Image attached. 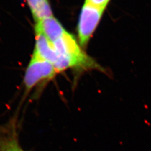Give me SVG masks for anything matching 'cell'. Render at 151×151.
Masks as SVG:
<instances>
[{"mask_svg":"<svg viewBox=\"0 0 151 151\" xmlns=\"http://www.w3.org/2000/svg\"><path fill=\"white\" fill-rule=\"evenodd\" d=\"M58 58L54 64L57 73L69 68L77 70H102L82 50L75 38L67 32L53 43Z\"/></svg>","mask_w":151,"mask_h":151,"instance_id":"obj_1","label":"cell"},{"mask_svg":"<svg viewBox=\"0 0 151 151\" xmlns=\"http://www.w3.org/2000/svg\"><path fill=\"white\" fill-rule=\"evenodd\" d=\"M57 74L53 64L32 55L23 78L22 104L32 91L34 92L32 96V99L39 98L42 93L44 88Z\"/></svg>","mask_w":151,"mask_h":151,"instance_id":"obj_2","label":"cell"},{"mask_svg":"<svg viewBox=\"0 0 151 151\" xmlns=\"http://www.w3.org/2000/svg\"><path fill=\"white\" fill-rule=\"evenodd\" d=\"M104 10L85 2L78 23V37L81 47H85L97 27Z\"/></svg>","mask_w":151,"mask_h":151,"instance_id":"obj_3","label":"cell"},{"mask_svg":"<svg viewBox=\"0 0 151 151\" xmlns=\"http://www.w3.org/2000/svg\"><path fill=\"white\" fill-rule=\"evenodd\" d=\"M0 151H26L20 143L17 116L0 125Z\"/></svg>","mask_w":151,"mask_h":151,"instance_id":"obj_4","label":"cell"},{"mask_svg":"<svg viewBox=\"0 0 151 151\" xmlns=\"http://www.w3.org/2000/svg\"><path fill=\"white\" fill-rule=\"evenodd\" d=\"M35 30V45L32 56L51 63L57 62L58 55L54 48L53 43L49 41L42 32Z\"/></svg>","mask_w":151,"mask_h":151,"instance_id":"obj_5","label":"cell"},{"mask_svg":"<svg viewBox=\"0 0 151 151\" xmlns=\"http://www.w3.org/2000/svg\"><path fill=\"white\" fill-rule=\"evenodd\" d=\"M34 30L42 32L53 43L67 32L60 22L53 16L35 22Z\"/></svg>","mask_w":151,"mask_h":151,"instance_id":"obj_6","label":"cell"},{"mask_svg":"<svg viewBox=\"0 0 151 151\" xmlns=\"http://www.w3.org/2000/svg\"><path fill=\"white\" fill-rule=\"evenodd\" d=\"M26 1L35 22L53 16L49 0H26Z\"/></svg>","mask_w":151,"mask_h":151,"instance_id":"obj_7","label":"cell"},{"mask_svg":"<svg viewBox=\"0 0 151 151\" xmlns=\"http://www.w3.org/2000/svg\"><path fill=\"white\" fill-rule=\"evenodd\" d=\"M110 0H86L85 2L97 8L105 10Z\"/></svg>","mask_w":151,"mask_h":151,"instance_id":"obj_8","label":"cell"}]
</instances>
